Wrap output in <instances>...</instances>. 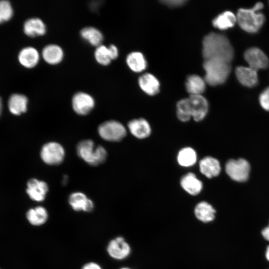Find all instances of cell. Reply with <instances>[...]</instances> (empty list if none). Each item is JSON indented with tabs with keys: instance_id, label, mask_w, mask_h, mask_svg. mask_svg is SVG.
Here are the masks:
<instances>
[{
	"instance_id": "obj_1",
	"label": "cell",
	"mask_w": 269,
	"mask_h": 269,
	"mask_svg": "<svg viewBox=\"0 0 269 269\" xmlns=\"http://www.w3.org/2000/svg\"><path fill=\"white\" fill-rule=\"evenodd\" d=\"M202 55L204 60L218 59L231 63L234 51L228 38L224 35L210 32L202 40Z\"/></svg>"
},
{
	"instance_id": "obj_2",
	"label": "cell",
	"mask_w": 269,
	"mask_h": 269,
	"mask_svg": "<svg viewBox=\"0 0 269 269\" xmlns=\"http://www.w3.org/2000/svg\"><path fill=\"white\" fill-rule=\"evenodd\" d=\"M208 108V101L203 96L190 95L177 102V116L179 120L184 122L189 121L191 118L194 121L199 122L205 117Z\"/></svg>"
},
{
	"instance_id": "obj_3",
	"label": "cell",
	"mask_w": 269,
	"mask_h": 269,
	"mask_svg": "<svg viewBox=\"0 0 269 269\" xmlns=\"http://www.w3.org/2000/svg\"><path fill=\"white\" fill-rule=\"evenodd\" d=\"M263 6V3L259 2L251 8L239 9L236 17L240 27L249 33L258 31L265 21L264 15L259 12Z\"/></svg>"
},
{
	"instance_id": "obj_4",
	"label": "cell",
	"mask_w": 269,
	"mask_h": 269,
	"mask_svg": "<svg viewBox=\"0 0 269 269\" xmlns=\"http://www.w3.org/2000/svg\"><path fill=\"white\" fill-rule=\"evenodd\" d=\"M203 67L205 72L206 83L215 86L223 84L231 72L230 63L218 59L204 60Z\"/></svg>"
},
{
	"instance_id": "obj_5",
	"label": "cell",
	"mask_w": 269,
	"mask_h": 269,
	"mask_svg": "<svg viewBox=\"0 0 269 269\" xmlns=\"http://www.w3.org/2000/svg\"><path fill=\"white\" fill-rule=\"evenodd\" d=\"M78 156L86 162L92 166H97L104 162L107 152L101 145L95 146L91 139H84L80 141L77 146Z\"/></svg>"
},
{
	"instance_id": "obj_6",
	"label": "cell",
	"mask_w": 269,
	"mask_h": 269,
	"mask_svg": "<svg viewBox=\"0 0 269 269\" xmlns=\"http://www.w3.org/2000/svg\"><path fill=\"white\" fill-rule=\"evenodd\" d=\"M98 131L103 139L109 141L121 140L127 134L124 125L115 120H109L102 123L99 126Z\"/></svg>"
},
{
	"instance_id": "obj_7",
	"label": "cell",
	"mask_w": 269,
	"mask_h": 269,
	"mask_svg": "<svg viewBox=\"0 0 269 269\" xmlns=\"http://www.w3.org/2000/svg\"><path fill=\"white\" fill-rule=\"evenodd\" d=\"M251 166L245 159L229 160L225 165V170L228 175L233 180L244 182L248 180Z\"/></svg>"
},
{
	"instance_id": "obj_8",
	"label": "cell",
	"mask_w": 269,
	"mask_h": 269,
	"mask_svg": "<svg viewBox=\"0 0 269 269\" xmlns=\"http://www.w3.org/2000/svg\"><path fill=\"white\" fill-rule=\"evenodd\" d=\"M40 155L45 163L50 165H57L63 161L65 150L59 143L51 141L42 146Z\"/></svg>"
},
{
	"instance_id": "obj_9",
	"label": "cell",
	"mask_w": 269,
	"mask_h": 269,
	"mask_svg": "<svg viewBox=\"0 0 269 269\" xmlns=\"http://www.w3.org/2000/svg\"><path fill=\"white\" fill-rule=\"evenodd\" d=\"M244 59L249 67L258 71L265 69L269 65V60L266 54L260 48L252 47L246 50Z\"/></svg>"
},
{
	"instance_id": "obj_10",
	"label": "cell",
	"mask_w": 269,
	"mask_h": 269,
	"mask_svg": "<svg viewBox=\"0 0 269 269\" xmlns=\"http://www.w3.org/2000/svg\"><path fill=\"white\" fill-rule=\"evenodd\" d=\"M108 255L113 259L122 260L129 256L131 248L124 238L119 236L111 240L107 247Z\"/></svg>"
},
{
	"instance_id": "obj_11",
	"label": "cell",
	"mask_w": 269,
	"mask_h": 269,
	"mask_svg": "<svg viewBox=\"0 0 269 269\" xmlns=\"http://www.w3.org/2000/svg\"><path fill=\"white\" fill-rule=\"evenodd\" d=\"M95 100L90 94L79 92L75 93L72 99V106L74 111L79 115L88 114L94 108Z\"/></svg>"
},
{
	"instance_id": "obj_12",
	"label": "cell",
	"mask_w": 269,
	"mask_h": 269,
	"mask_svg": "<svg viewBox=\"0 0 269 269\" xmlns=\"http://www.w3.org/2000/svg\"><path fill=\"white\" fill-rule=\"evenodd\" d=\"M48 191V186L45 181L32 178L27 182L26 193L34 201L44 200Z\"/></svg>"
},
{
	"instance_id": "obj_13",
	"label": "cell",
	"mask_w": 269,
	"mask_h": 269,
	"mask_svg": "<svg viewBox=\"0 0 269 269\" xmlns=\"http://www.w3.org/2000/svg\"><path fill=\"white\" fill-rule=\"evenodd\" d=\"M28 104V99L25 95L13 93L8 99L7 108L11 114L18 116L27 112Z\"/></svg>"
},
{
	"instance_id": "obj_14",
	"label": "cell",
	"mask_w": 269,
	"mask_h": 269,
	"mask_svg": "<svg viewBox=\"0 0 269 269\" xmlns=\"http://www.w3.org/2000/svg\"><path fill=\"white\" fill-rule=\"evenodd\" d=\"M40 54L38 50L32 46L22 48L18 52L17 60L23 67L31 69L35 67L38 63Z\"/></svg>"
},
{
	"instance_id": "obj_15",
	"label": "cell",
	"mask_w": 269,
	"mask_h": 269,
	"mask_svg": "<svg viewBox=\"0 0 269 269\" xmlns=\"http://www.w3.org/2000/svg\"><path fill=\"white\" fill-rule=\"evenodd\" d=\"M68 202L76 211L91 212L94 209L93 202L83 193L73 192L69 197Z\"/></svg>"
},
{
	"instance_id": "obj_16",
	"label": "cell",
	"mask_w": 269,
	"mask_h": 269,
	"mask_svg": "<svg viewBox=\"0 0 269 269\" xmlns=\"http://www.w3.org/2000/svg\"><path fill=\"white\" fill-rule=\"evenodd\" d=\"M23 31L26 36L34 38L44 35L46 32V26L40 18L31 17L23 23Z\"/></svg>"
},
{
	"instance_id": "obj_17",
	"label": "cell",
	"mask_w": 269,
	"mask_h": 269,
	"mask_svg": "<svg viewBox=\"0 0 269 269\" xmlns=\"http://www.w3.org/2000/svg\"><path fill=\"white\" fill-rule=\"evenodd\" d=\"M235 73L239 82L244 86L253 87L258 83L257 71L249 66H239L237 67Z\"/></svg>"
},
{
	"instance_id": "obj_18",
	"label": "cell",
	"mask_w": 269,
	"mask_h": 269,
	"mask_svg": "<svg viewBox=\"0 0 269 269\" xmlns=\"http://www.w3.org/2000/svg\"><path fill=\"white\" fill-rule=\"evenodd\" d=\"M42 57L47 63L50 65H56L62 61L64 51L60 46L55 44H50L43 48Z\"/></svg>"
},
{
	"instance_id": "obj_19",
	"label": "cell",
	"mask_w": 269,
	"mask_h": 269,
	"mask_svg": "<svg viewBox=\"0 0 269 269\" xmlns=\"http://www.w3.org/2000/svg\"><path fill=\"white\" fill-rule=\"evenodd\" d=\"M194 214L199 221L204 223H209L215 219L216 210L209 203L202 201L195 206Z\"/></svg>"
},
{
	"instance_id": "obj_20",
	"label": "cell",
	"mask_w": 269,
	"mask_h": 269,
	"mask_svg": "<svg viewBox=\"0 0 269 269\" xmlns=\"http://www.w3.org/2000/svg\"><path fill=\"white\" fill-rule=\"evenodd\" d=\"M138 82L141 89L148 95H155L159 91V81L150 73H146L141 75Z\"/></svg>"
},
{
	"instance_id": "obj_21",
	"label": "cell",
	"mask_w": 269,
	"mask_h": 269,
	"mask_svg": "<svg viewBox=\"0 0 269 269\" xmlns=\"http://www.w3.org/2000/svg\"><path fill=\"white\" fill-rule=\"evenodd\" d=\"M200 172L207 178H211L218 176L221 171L219 161L211 156H206L199 162Z\"/></svg>"
},
{
	"instance_id": "obj_22",
	"label": "cell",
	"mask_w": 269,
	"mask_h": 269,
	"mask_svg": "<svg viewBox=\"0 0 269 269\" xmlns=\"http://www.w3.org/2000/svg\"><path fill=\"white\" fill-rule=\"evenodd\" d=\"M131 134L135 137L142 139L148 136L151 133V128L147 121L142 118L131 121L128 125Z\"/></svg>"
},
{
	"instance_id": "obj_23",
	"label": "cell",
	"mask_w": 269,
	"mask_h": 269,
	"mask_svg": "<svg viewBox=\"0 0 269 269\" xmlns=\"http://www.w3.org/2000/svg\"><path fill=\"white\" fill-rule=\"evenodd\" d=\"M180 184L182 188L191 195H197L202 190L203 185L193 173L184 175L181 179Z\"/></svg>"
},
{
	"instance_id": "obj_24",
	"label": "cell",
	"mask_w": 269,
	"mask_h": 269,
	"mask_svg": "<svg viewBox=\"0 0 269 269\" xmlns=\"http://www.w3.org/2000/svg\"><path fill=\"white\" fill-rule=\"evenodd\" d=\"M206 84L204 79L198 75L192 74L187 77L185 87L190 95H201L205 90Z\"/></svg>"
},
{
	"instance_id": "obj_25",
	"label": "cell",
	"mask_w": 269,
	"mask_h": 269,
	"mask_svg": "<svg viewBox=\"0 0 269 269\" xmlns=\"http://www.w3.org/2000/svg\"><path fill=\"white\" fill-rule=\"evenodd\" d=\"M26 216L30 224L33 226H39L46 222L48 214L45 208L38 206L29 209Z\"/></svg>"
},
{
	"instance_id": "obj_26",
	"label": "cell",
	"mask_w": 269,
	"mask_h": 269,
	"mask_svg": "<svg viewBox=\"0 0 269 269\" xmlns=\"http://www.w3.org/2000/svg\"><path fill=\"white\" fill-rule=\"evenodd\" d=\"M236 22V15L230 11H225L220 13L212 20L213 25L220 30L231 28Z\"/></svg>"
},
{
	"instance_id": "obj_27",
	"label": "cell",
	"mask_w": 269,
	"mask_h": 269,
	"mask_svg": "<svg viewBox=\"0 0 269 269\" xmlns=\"http://www.w3.org/2000/svg\"><path fill=\"white\" fill-rule=\"evenodd\" d=\"M81 37L91 45L98 46L102 44L104 36L98 29L93 26H86L80 31Z\"/></svg>"
},
{
	"instance_id": "obj_28",
	"label": "cell",
	"mask_w": 269,
	"mask_h": 269,
	"mask_svg": "<svg viewBox=\"0 0 269 269\" xmlns=\"http://www.w3.org/2000/svg\"><path fill=\"white\" fill-rule=\"evenodd\" d=\"M129 67L134 72H140L146 67V61L143 55L140 52L134 51L129 53L126 58Z\"/></svg>"
},
{
	"instance_id": "obj_29",
	"label": "cell",
	"mask_w": 269,
	"mask_h": 269,
	"mask_svg": "<svg viewBox=\"0 0 269 269\" xmlns=\"http://www.w3.org/2000/svg\"><path fill=\"white\" fill-rule=\"evenodd\" d=\"M197 160V154L195 151L189 147L182 148L177 155L178 163L184 167L193 165Z\"/></svg>"
},
{
	"instance_id": "obj_30",
	"label": "cell",
	"mask_w": 269,
	"mask_h": 269,
	"mask_svg": "<svg viewBox=\"0 0 269 269\" xmlns=\"http://www.w3.org/2000/svg\"><path fill=\"white\" fill-rule=\"evenodd\" d=\"M94 57L99 64L103 66L108 65L112 60L108 47L103 44L96 47Z\"/></svg>"
},
{
	"instance_id": "obj_31",
	"label": "cell",
	"mask_w": 269,
	"mask_h": 269,
	"mask_svg": "<svg viewBox=\"0 0 269 269\" xmlns=\"http://www.w3.org/2000/svg\"><path fill=\"white\" fill-rule=\"evenodd\" d=\"M14 10L10 2L7 0H0V24L9 21L13 16Z\"/></svg>"
},
{
	"instance_id": "obj_32",
	"label": "cell",
	"mask_w": 269,
	"mask_h": 269,
	"mask_svg": "<svg viewBox=\"0 0 269 269\" xmlns=\"http://www.w3.org/2000/svg\"><path fill=\"white\" fill-rule=\"evenodd\" d=\"M259 102L264 110L269 111V87L265 89L261 94Z\"/></svg>"
},
{
	"instance_id": "obj_33",
	"label": "cell",
	"mask_w": 269,
	"mask_h": 269,
	"mask_svg": "<svg viewBox=\"0 0 269 269\" xmlns=\"http://www.w3.org/2000/svg\"><path fill=\"white\" fill-rule=\"evenodd\" d=\"M186 0H164L161 1L162 3L170 7H178L183 4Z\"/></svg>"
},
{
	"instance_id": "obj_34",
	"label": "cell",
	"mask_w": 269,
	"mask_h": 269,
	"mask_svg": "<svg viewBox=\"0 0 269 269\" xmlns=\"http://www.w3.org/2000/svg\"><path fill=\"white\" fill-rule=\"evenodd\" d=\"M112 60H115L119 56V51L117 47L114 44H111L108 46Z\"/></svg>"
},
{
	"instance_id": "obj_35",
	"label": "cell",
	"mask_w": 269,
	"mask_h": 269,
	"mask_svg": "<svg viewBox=\"0 0 269 269\" xmlns=\"http://www.w3.org/2000/svg\"><path fill=\"white\" fill-rule=\"evenodd\" d=\"M81 269H103L97 263L95 262H89L85 264Z\"/></svg>"
},
{
	"instance_id": "obj_36",
	"label": "cell",
	"mask_w": 269,
	"mask_h": 269,
	"mask_svg": "<svg viewBox=\"0 0 269 269\" xmlns=\"http://www.w3.org/2000/svg\"><path fill=\"white\" fill-rule=\"evenodd\" d=\"M262 234L263 237L267 241H269V224L262 231Z\"/></svg>"
},
{
	"instance_id": "obj_37",
	"label": "cell",
	"mask_w": 269,
	"mask_h": 269,
	"mask_svg": "<svg viewBox=\"0 0 269 269\" xmlns=\"http://www.w3.org/2000/svg\"><path fill=\"white\" fill-rule=\"evenodd\" d=\"M2 109H3L2 100L1 97L0 96V117L1 116V114H2Z\"/></svg>"
},
{
	"instance_id": "obj_38",
	"label": "cell",
	"mask_w": 269,
	"mask_h": 269,
	"mask_svg": "<svg viewBox=\"0 0 269 269\" xmlns=\"http://www.w3.org/2000/svg\"><path fill=\"white\" fill-rule=\"evenodd\" d=\"M266 257L268 261H269V245L267 247L266 251Z\"/></svg>"
},
{
	"instance_id": "obj_39",
	"label": "cell",
	"mask_w": 269,
	"mask_h": 269,
	"mask_svg": "<svg viewBox=\"0 0 269 269\" xmlns=\"http://www.w3.org/2000/svg\"><path fill=\"white\" fill-rule=\"evenodd\" d=\"M120 269H131L128 267H124V268H121Z\"/></svg>"
}]
</instances>
